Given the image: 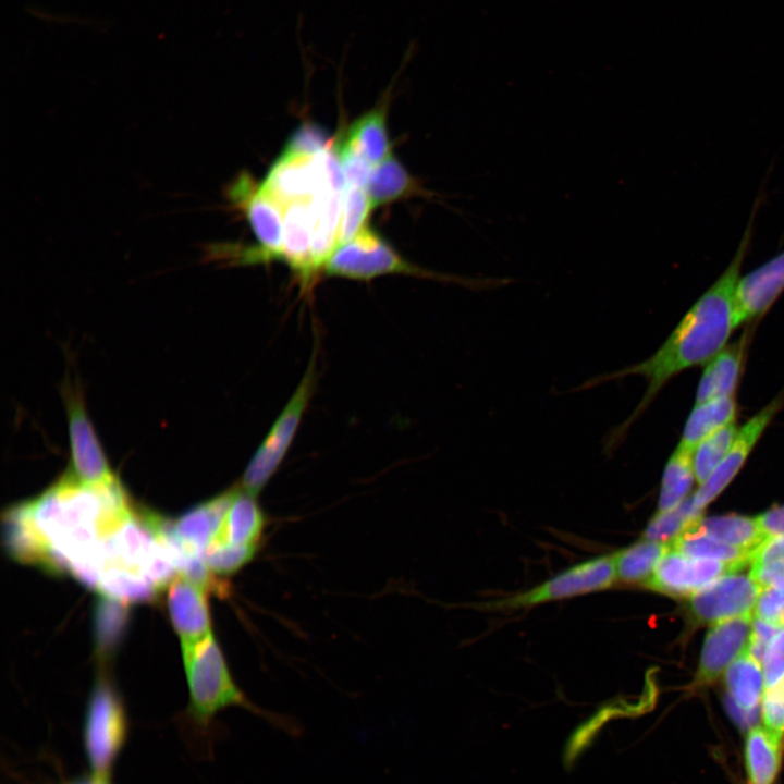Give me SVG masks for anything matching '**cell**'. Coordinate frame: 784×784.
<instances>
[{
  "mask_svg": "<svg viewBox=\"0 0 784 784\" xmlns=\"http://www.w3.org/2000/svg\"><path fill=\"white\" fill-rule=\"evenodd\" d=\"M760 712L764 726L784 737V678L763 689Z\"/></svg>",
  "mask_w": 784,
  "mask_h": 784,
  "instance_id": "d590c367",
  "label": "cell"
},
{
  "mask_svg": "<svg viewBox=\"0 0 784 784\" xmlns=\"http://www.w3.org/2000/svg\"><path fill=\"white\" fill-rule=\"evenodd\" d=\"M703 511L694 504L693 495L666 512H657L644 530V539L671 544L678 536L695 526Z\"/></svg>",
  "mask_w": 784,
  "mask_h": 784,
  "instance_id": "f1b7e54d",
  "label": "cell"
},
{
  "mask_svg": "<svg viewBox=\"0 0 784 784\" xmlns=\"http://www.w3.org/2000/svg\"><path fill=\"white\" fill-rule=\"evenodd\" d=\"M206 590L185 577L175 578L168 590V609L182 646L192 645L210 632Z\"/></svg>",
  "mask_w": 784,
  "mask_h": 784,
  "instance_id": "9a60e30c",
  "label": "cell"
},
{
  "mask_svg": "<svg viewBox=\"0 0 784 784\" xmlns=\"http://www.w3.org/2000/svg\"><path fill=\"white\" fill-rule=\"evenodd\" d=\"M675 551L694 559L750 564L752 552L731 546L693 526L672 543Z\"/></svg>",
  "mask_w": 784,
  "mask_h": 784,
  "instance_id": "4316f807",
  "label": "cell"
},
{
  "mask_svg": "<svg viewBox=\"0 0 784 784\" xmlns=\"http://www.w3.org/2000/svg\"><path fill=\"white\" fill-rule=\"evenodd\" d=\"M156 588L143 574L123 566L107 567L97 587L103 596L122 602L148 601L154 598Z\"/></svg>",
  "mask_w": 784,
  "mask_h": 784,
  "instance_id": "83f0119b",
  "label": "cell"
},
{
  "mask_svg": "<svg viewBox=\"0 0 784 784\" xmlns=\"http://www.w3.org/2000/svg\"><path fill=\"white\" fill-rule=\"evenodd\" d=\"M127 737L128 721L120 695L108 681H97L87 701L82 727L88 773L112 781Z\"/></svg>",
  "mask_w": 784,
  "mask_h": 784,
  "instance_id": "277c9868",
  "label": "cell"
},
{
  "mask_svg": "<svg viewBox=\"0 0 784 784\" xmlns=\"http://www.w3.org/2000/svg\"><path fill=\"white\" fill-rule=\"evenodd\" d=\"M256 546H240L225 541L212 542L203 558L216 575H230L248 563L257 551Z\"/></svg>",
  "mask_w": 784,
  "mask_h": 784,
  "instance_id": "d6a6232c",
  "label": "cell"
},
{
  "mask_svg": "<svg viewBox=\"0 0 784 784\" xmlns=\"http://www.w3.org/2000/svg\"><path fill=\"white\" fill-rule=\"evenodd\" d=\"M737 572L725 574L690 596L689 611L703 624H715L751 613L760 587L752 577Z\"/></svg>",
  "mask_w": 784,
  "mask_h": 784,
  "instance_id": "ba28073f",
  "label": "cell"
},
{
  "mask_svg": "<svg viewBox=\"0 0 784 784\" xmlns=\"http://www.w3.org/2000/svg\"><path fill=\"white\" fill-rule=\"evenodd\" d=\"M328 275L352 280H371L388 273H404L486 290L505 285L504 279H468L420 269L403 259L379 234L364 228L354 238L339 244L324 265Z\"/></svg>",
  "mask_w": 784,
  "mask_h": 784,
  "instance_id": "3957f363",
  "label": "cell"
},
{
  "mask_svg": "<svg viewBox=\"0 0 784 784\" xmlns=\"http://www.w3.org/2000/svg\"><path fill=\"white\" fill-rule=\"evenodd\" d=\"M236 488L230 489L183 514L173 528L180 540L193 553L203 556L218 537Z\"/></svg>",
  "mask_w": 784,
  "mask_h": 784,
  "instance_id": "e0dca14e",
  "label": "cell"
},
{
  "mask_svg": "<svg viewBox=\"0 0 784 784\" xmlns=\"http://www.w3.org/2000/svg\"><path fill=\"white\" fill-rule=\"evenodd\" d=\"M127 609L120 600L106 597L96 608V642L100 652L111 651L120 640L127 622Z\"/></svg>",
  "mask_w": 784,
  "mask_h": 784,
  "instance_id": "4dcf8cb0",
  "label": "cell"
},
{
  "mask_svg": "<svg viewBox=\"0 0 784 784\" xmlns=\"http://www.w3.org/2000/svg\"><path fill=\"white\" fill-rule=\"evenodd\" d=\"M756 617L784 626V584L762 589L755 605Z\"/></svg>",
  "mask_w": 784,
  "mask_h": 784,
  "instance_id": "8d00e7d4",
  "label": "cell"
},
{
  "mask_svg": "<svg viewBox=\"0 0 784 784\" xmlns=\"http://www.w3.org/2000/svg\"><path fill=\"white\" fill-rule=\"evenodd\" d=\"M265 524L266 516L256 497L236 488L223 526L215 541L258 547Z\"/></svg>",
  "mask_w": 784,
  "mask_h": 784,
  "instance_id": "ffe728a7",
  "label": "cell"
},
{
  "mask_svg": "<svg viewBox=\"0 0 784 784\" xmlns=\"http://www.w3.org/2000/svg\"><path fill=\"white\" fill-rule=\"evenodd\" d=\"M725 685L733 716L743 725L752 724L758 718L764 688L761 663L745 651L726 669Z\"/></svg>",
  "mask_w": 784,
  "mask_h": 784,
  "instance_id": "2e32d148",
  "label": "cell"
},
{
  "mask_svg": "<svg viewBox=\"0 0 784 784\" xmlns=\"http://www.w3.org/2000/svg\"><path fill=\"white\" fill-rule=\"evenodd\" d=\"M756 520L765 540L784 535V505L769 509L757 516Z\"/></svg>",
  "mask_w": 784,
  "mask_h": 784,
  "instance_id": "60d3db41",
  "label": "cell"
},
{
  "mask_svg": "<svg viewBox=\"0 0 784 784\" xmlns=\"http://www.w3.org/2000/svg\"><path fill=\"white\" fill-rule=\"evenodd\" d=\"M671 544L642 539L614 555L616 578L626 584H645Z\"/></svg>",
  "mask_w": 784,
  "mask_h": 784,
  "instance_id": "603a6c76",
  "label": "cell"
},
{
  "mask_svg": "<svg viewBox=\"0 0 784 784\" xmlns=\"http://www.w3.org/2000/svg\"><path fill=\"white\" fill-rule=\"evenodd\" d=\"M695 527L731 546L750 552H754L765 540L756 517L736 514L702 516Z\"/></svg>",
  "mask_w": 784,
  "mask_h": 784,
  "instance_id": "484cf974",
  "label": "cell"
},
{
  "mask_svg": "<svg viewBox=\"0 0 784 784\" xmlns=\"http://www.w3.org/2000/svg\"><path fill=\"white\" fill-rule=\"evenodd\" d=\"M784 748V737L765 726L749 730L744 747V758L750 784H773Z\"/></svg>",
  "mask_w": 784,
  "mask_h": 784,
  "instance_id": "ac0fdd59",
  "label": "cell"
},
{
  "mask_svg": "<svg viewBox=\"0 0 784 784\" xmlns=\"http://www.w3.org/2000/svg\"><path fill=\"white\" fill-rule=\"evenodd\" d=\"M734 395L721 396L695 404L685 424L678 444L694 451L703 439L735 421Z\"/></svg>",
  "mask_w": 784,
  "mask_h": 784,
  "instance_id": "44dd1931",
  "label": "cell"
},
{
  "mask_svg": "<svg viewBox=\"0 0 784 784\" xmlns=\"http://www.w3.org/2000/svg\"><path fill=\"white\" fill-rule=\"evenodd\" d=\"M762 670L764 688L784 678V626L769 642L762 660Z\"/></svg>",
  "mask_w": 784,
  "mask_h": 784,
  "instance_id": "74e56055",
  "label": "cell"
},
{
  "mask_svg": "<svg viewBox=\"0 0 784 784\" xmlns=\"http://www.w3.org/2000/svg\"><path fill=\"white\" fill-rule=\"evenodd\" d=\"M329 147H331V140L320 126L314 123H304L289 138L280 157L308 156Z\"/></svg>",
  "mask_w": 784,
  "mask_h": 784,
  "instance_id": "e575fe53",
  "label": "cell"
},
{
  "mask_svg": "<svg viewBox=\"0 0 784 784\" xmlns=\"http://www.w3.org/2000/svg\"><path fill=\"white\" fill-rule=\"evenodd\" d=\"M758 207L759 201H756L740 243L728 266L697 299L653 355L640 363L590 378L575 389V391L588 390L627 376H640L647 381V388L638 405L605 437L603 444L605 454L610 455L617 450L633 424L673 377L685 369L707 364L726 346L733 330L737 328L735 290L751 243Z\"/></svg>",
  "mask_w": 784,
  "mask_h": 784,
  "instance_id": "6da1fadb",
  "label": "cell"
},
{
  "mask_svg": "<svg viewBox=\"0 0 784 784\" xmlns=\"http://www.w3.org/2000/svg\"><path fill=\"white\" fill-rule=\"evenodd\" d=\"M746 565V563L694 559L670 548L645 586L672 597H688L712 580L740 571Z\"/></svg>",
  "mask_w": 784,
  "mask_h": 784,
  "instance_id": "9c48e42d",
  "label": "cell"
},
{
  "mask_svg": "<svg viewBox=\"0 0 784 784\" xmlns=\"http://www.w3.org/2000/svg\"><path fill=\"white\" fill-rule=\"evenodd\" d=\"M780 629L777 625L755 617L746 652L762 665L767 647Z\"/></svg>",
  "mask_w": 784,
  "mask_h": 784,
  "instance_id": "f35d334b",
  "label": "cell"
},
{
  "mask_svg": "<svg viewBox=\"0 0 784 784\" xmlns=\"http://www.w3.org/2000/svg\"><path fill=\"white\" fill-rule=\"evenodd\" d=\"M769 562L784 564V535L769 538L754 550L750 564Z\"/></svg>",
  "mask_w": 784,
  "mask_h": 784,
  "instance_id": "ab89813d",
  "label": "cell"
},
{
  "mask_svg": "<svg viewBox=\"0 0 784 784\" xmlns=\"http://www.w3.org/2000/svg\"><path fill=\"white\" fill-rule=\"evenodd\" d=\"M751 629V614L713 624L702 646L697 684H709L726 671L747 650Z\"/></svg>",
  "mask_w": 784,
  "mask_h": 784,
  "instance_id": "7c38bea8",
  "label": "cell"
},
{
  "mask_svg": "<svg viewBox=\"0 0 784 784\" xmlns=\"http://www.w3.org/2000/svg\"><path fill=\"white\" fill-rule=\"evenodd\" d=\"M365 191L373 208L411 195L417 184L391 152L372 168Z\"/></svg>",
  "mask_w": 784,
  "mask_h": 784,
  "instance_id": "7402d4cb",
  "label": "cell"
},
{
  "mask_svg": "<svg viewBox=\"0 0 784 784\" xmlns=\"http://www.w3.org/2000/svg\"><path fill=\"white\" fill-rule=\"evenodd\" d=\"M333 149L344 172L347 185L365 188L373 167L360 149L346 136L338 139Z\"/></svg>",
  "mask_w": 784,
  "mask_h": 784,
  "instance_id": "836d02e7",
  "label": "cell"
},
{
  "mask_svg": "<svg viewBox=\"0 0 784 784\" xmlns=\"http://www.w3.org/2000/svg\"><path fill=\"white\" fill-rule=\"evenodd\" d=\"M69 432L73 468L71 474L88 486L117 481L90 420L78 401L71 402L69 406Z\"/></svg>",
  "mask_w": 784,
  "mask_h": 784,
  "instance_id": "8fae6325",
  "label": "cell"
},
{
  "mask_svg": "<svg viewBox=\"0 0 784 784\" xmlns=\"http://www.w3.org/2000/svg\"><path fill=\"white\" fill-rule=\"evenodd\" d=\"M189 690L186 716L196 736H208L215 715L222 709L238 706L266 719L290 735L297 725L286 718L253 705L233 682L220 647L210 633L199 641L182 646Z\"/></svg>",
  "mask_w": 784,
  "mask_h": 784,
  "instance_id": "7a4b0ae2",
  "label": "cell"
},
{
  "mask_svg": "<svg viewBox=\"0 0 784 784\" xmlns=\"http://www.w3.org/2000/svg\"><path fill=\"white\" fill-rule=\"evenodd\" d=\"M784 291V250L740 277L735 290L737 327L764 315Z\"/></svg>",
  "mask_w": 784,
  "mask_h": 784,
  "instance_id": "4fadbf2b",
  "label": "cell"
},
{
  "mask_svg": "<svg viewBox=\"0 0 784 784\" xmlns=\"http://www.w3.org/2000/svg\"><path fill=\"white\" fill-rule=\"evenodd\" d=\"M375 167L391 154L385 125V105H380L358 118L345 135Z\"/></svg>",
  "mask_w": 784,
  "mask_h": 784,
  "instance_id": "d4e9b609",
  "label": "cell"
},
{
  "mask_svg": "<svg viewBox=\"0 0 784 784\" xmlns=\"http://www.w3.org/2000/svg\"><path fill=\"white\" fill-rule=\"evenodd\" d=\"M230 200L243 210L258 241L259 248L237 253L242 264L281 259L283 240L282 206L260 185H255L247 174H242L231 185Z\"/></svg>",
  "mask_w": 784,
  "mask_h": 784,
  "instance_id": "8992f818",
  "label": "cell"
},
{
  "mask_svg": "<svg viewBox=\"0 0 784 784\" xmlns=\"http://www.w3.org/2000/svg\"><path fill=\"white\" fill-rule=\"evenodd\" d=\"M745 339L725 346L703 369L696 393V404L734 395L744 357Z\"/></svg>",
  "mask_w": 784,
  "mask_h": 784,
  "instance_id": "d6986e66",
  "label": "cell"
},
{
  "mask_svg": "<svg viewBox=\"0 0 784 784\" xmlns=\"http://www.w3.org/2000/svg\"><path fill=\"white\" fill-rule=\"evenodd\" d=\"M696 481L693 467V451L678 444L669 457L661 480L658 512L678 506Z\"/></svg>",
  "mask_w": 784,
  "mask_h": 784,
  "instance_id": "cb8c5ba5",
  "label": "cell"
},
{
  "mask_svg": "<svg viewBox=\"0 0 784 784\" xmlns=\"http://www.w3.org/2000/svg\"><path fill=\"white\" fill-rule=\"evenodd\" d=\"M614 555L598 556L551 577L515 596L491 602L493 609H518L571 598L611 587L616 580Z\"/></svg>",
  "mask_w": 784,
  "mask_h": 784,
  "instance_id": "52a82bcc",
  "label": "cell"
},
{
  "mask_svg": "<svg viewBox=\"0 0 784 784\" xmlns=\"http://www.w3.org/2000/svg\"><path fill=\"white\" fill-rule=\"evenodd\" d=\"M783 406L784 390L738 429L720 466L693 495L697 509L703 511L730 485L746 463L765 428Z\"/></svg>",
  "mask_w": 784,
  "mask_h": 784,
  "instance_id": "30bf717a",
  "label": "cell"
},
{
  "mask_svg": "<svg viewBox=\"0 0 784 784\" xmlns=\"http://www.w3.org/2000/svg\"><path fill=\"white\" fill-rule=\"evenodd\" d=\"M313 352L296 390L245 468L242 489L254 497L259 494L282 464L311 400L317 377V348Z\"/></svg>",
  "mask_w": 784,
  "mask_h": 784,
  "instance_id": "5b68a950",
  "label": "cell"
},
{
  "mask_svg": "<svg viewBox=\"0 0 784 784\" xmlns=\"http://www.w3.org/2000/svg\"><path fill=\"white\" fill-rule=\"evenodd\" d=\"M60 784H112V781L101 780L88 773L84 776L62 781Z\"/></svg>",
  "mask_w": 784,
  "mask_h": 784,
  "instance_id": "b9f144b4",
  "label": "cell"
},
{
  "mask_svg": "<svg viewBox=\"0 0 784 784\" xmlns=\"http://www.w3.org/2000/svg\"><path fill=\"white\" fill-rule=\"evenodd\" d=\"M370 209H372V205L365 188L347 185L343 197L339 244L351 241L365 228Z\"/></svg>",
  "mask_w": 784,
  "mask_h": 784,
  "instance_id": "1f68e13d",
  "label": "cell"
},
{
  "mask_svg": "<svg viewBox=\"0 0 784 784\" xmlns=\"http://www.w3.org/2000/svg\"><path fill=\"white\" fill-rule=\"evenodd\" d=\"M738 429L735 421L703 439L693 451V467L698 486L706 482L728 453Z\"/></svg>",
  "mask_w": 784,
  "mask_h": 784,
  "instance_id": "f546056e",
  "label": "cell"
},
{
  "mask_svg": "<svg viewBox=\"0 0 784 784\" xmlns=\"http://www.w3.org/2000/svg\"><path fill=\"white\" fill-rule=\"evenodd\" d=\"M308 199L287 203L283 209V240L281 259L296 273L303 289H308L317 273L311 246V218Z\"/></svg>",
  "mask_w": 784,
  "mask_h": 784,
  "instance_id": "5bb4252c",
  "label": "cell"
}]
</instances>
